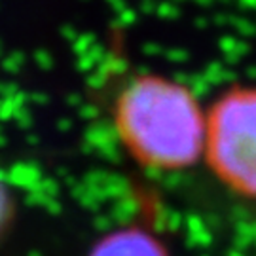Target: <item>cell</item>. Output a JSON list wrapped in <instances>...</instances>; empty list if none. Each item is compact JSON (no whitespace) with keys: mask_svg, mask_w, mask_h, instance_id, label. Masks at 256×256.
Here are the masks:
<instances>
[{"mask_svg":"<svg viewBox=\"0 0 256 256\" xmlns=\"http://www.w3.org/2000/svg\"><path fill=\"white\" fill-rule=\"evenodd\" d=\"M108 118L140 169L176 173L203 160L207 108L180 80L152 70L128 74L110 97Z\"/></svg>","mask_w":256,"mask_h":256,"instance_id":"cell-1","label":"cell"},{"mask_svg":"<svg viewBox=\"0 0 256 256\" xmlns=\"http://www.w3.org/2000/svg\"><path fill=\"white\" fill-rule=\"evenodd\" d=\"M203 162L228 192L256 202L254 84H234L210 101Z\"/></svg>","mask_w":256,"mask_h":256,"instance_id":"cell-2","label":"cell"},{"mask_svg":"<svg viewBox=\"0 0 256 256\" xmlns=\"http://www.w3.org/2000/svg\"><path fill=\"white\" fill-rule=\"evenodd\" d=\"M90 256H169L164 243L148 230L131 226L106 234L97 241Z\"/></svg>","mask_w":256,"mask_h":256,"instance_id":"cell-3","label":"cell"},{"mask_svg":"<svg viewBox=\"0 0 256 256\" xmlns=\"http://www.w3.org/2000/svg\"><path fill=\"white\" fill-rule=\"evenodd\" d=\"M16 216V203L10 188L0 180V239L6 236L10 230V224L14 222Z\"/></svg>","mask_w":256,"mask_h":256,"instance_id":"cell-4","label":"cell"}]
</instances>
